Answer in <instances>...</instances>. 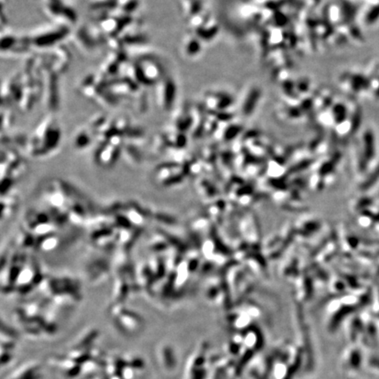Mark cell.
<instances>
[{
  "label": "cell",
  "mask_w": 379,
  "mask_h": 379,
  "mask_svg": "<svg viewBox=\"0 0 379 379\" xmlns=\"http://www.w3.org/2000/svg\"><path fill=\"white\" fill-rule=\"evenodd\" d=\"M348 77V85L351 88V90L355 91V92H359V91L363 90L367 86L369 83L367 79L364 76L360 75V74H352L347 76Z\"/></svg>",
  "instance_id": "cell-1"
},
{
  "label": "cell",
  "mask_w": 379,
  "mask_h": 379,
  "mask_svg": "<svg viewBox=\"0 0 379 379\" xmlns=\"http://www.w3.org/2000/svg\"><path fill=\"white\" fill-rule=\"evenodd\" d=\"M363 144L368 158H371L375 154V138L371 130H366L363 134Z\"/></svg>",
  "instance_id": "cell-2"
},
{
  "label": "cell",
  "mask_w": 379,
  "mask_h": 379,
  "mask_svg": "<svg viewBox=\"0 0 379 379\" xmlns=\"http://www.w3.org/2000/svg\"><path fill=\"white\" fill-rule=\"evenodd\" d=\"M379 19V4H377L373 6L369 12H367V15L365 17V22L368 25L374 24L377 22V20Z\"/></svg>",
  "instance_id": "cell-3"
},
{
  "label": "cell",
  "mask_w": 379,
  "mask_h": 379,
  "mask_svg": "<svg viewBox=\"0 0 379 379\" xmlns=\"http://www.w3.org/2000/svg\"><path fill=\"white\" fill-rule=\"evenodd\" d=\"M373 363L377 364V366L379 367V360H373Z\"/></svg>",
  "instance_id": "cell-4"
}]
</instances>
